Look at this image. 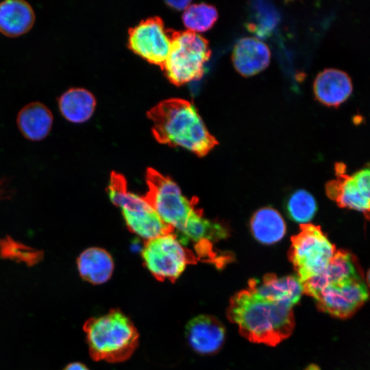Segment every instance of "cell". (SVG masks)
<instances>
[{"mask_svg": "<svg viewBox=\"0 0 370 370\" xmlns=\"http://www.w3.org/2000/svg\"><path fill=\"white\" fill-rule=\"evenodd\" d=\"M227 317L246 338L271 346L288 338L295 325L293 307L264 299L249 288L231 298Z\"/></svg>", "mask_w": 370, "mask_h": 370, "instance_id": "cell-1", "label": "cell"}, {"mask_svg": "<svg viewBox=\"0 0 370 370\" xmlns=\"http://www.w3.org/2000/svg\"><path fill=\"white\" fill-rule=\"evenodd\" d=\"M147 115L153 123V135L161 144L181 147L200 157L218 144L194 105L187 100H163L149 110Z\"/></svg>", "mask_w": 370, "mask_h": 370, "instance_id": "cell-2", "label": "cell"}, {"mask_svg": "<svg viewBox=\"0 0 370 370\" xmlns=\"http://www.w3.org/2000/svg\"><path fill=\"white\" fill-rule=\"evenodd\" d=\"M89 354L95 361L121 362L138 345L139 334L132 320L119 309L86 320L83 325Z\"/></svg>", "mask_w": 370, "mask_h": 370, "instance_id": "cell-3", "label": "cell"}, {"mask_svg": "<svg viewBox=\"0 0 370 370\" xmlns=\"http://www.w3.org/2000/svg\"><path fill=\"white\" fill-rule=\"evenodd\" d=\"M108 193L112 203L121 208L127 227L132 232L145 240L175 232L143 197L127 190L126 179L122 174L111 173Z\"/></svg>", "mask_w": 370, "mask_h": 370, "instance_id": "cell-4", "label": "cell"}, {"mask_svg": "<svg viewBox=\"0 0 370 370\" xmlns=\"http://www.w3.org/2000/svg\"><path fill=\"white\" fill-rule=\"evenodd\" d=\"M210 54L208 41L199 34L173 31L170 51L161 69L172 84L181 86L201 77Z\"/></svg>", "mask_w": 370, "mask_h": 370, "instance_id": "cell-5", "label": "cell"}, {"mask_svg": "<svg viewBox=\"0 0 370 370\" xmlns=\"http://www.w3.org/2000/svg\"><path fill=\"white\" fill-rule=\"evenodd\" d=\"M145 180L148 190L143 199L166 225L180 232L196 208L195 203L182 195L171 177L153 168L147 169Z\"/></svg>", "mask_w": 370, "mask_h": 370, "instance_id": "cell-6", "label": "cell"}, {"mask_svg": "<svg viewBox=\"0 0 370 370\" xmlns=\"http://www.w3.org/2000/svg\"><path fill=\"white\" fill-rule=\"evenodd\" d=\"M336 252L319 226L304 224L292 238L290 258L301 283L321 274Z\"/></svg>", "mask_w": 370, "mask_h": 370, "instance_id": "cell-7", "label": "cell"}, {"mask_svg": "<svg viewBox=\"0 0 370 370\" xmlns=\"http://www.w3.org/2000/svg\"><path fill=\"white\" fill-rule=\"evenodd\" d=\"M142 258L144 265L157 280L172 283L188 264L196 262L193 253L182 245L175 232L146 240Z\"/></svg>", "mask_w": 370, "mask_h": 370, "instance_id": "cell-8", "label": "cell"}, {"mask_svg": "<svg viewBox=\"0 0 370 370\" xmlns=\"http://www.w3.org/2000/svg\"><path fill=\"white\" fill-rule=\"evenodd\" d=\"M336 175L326 185L328 196L338 206L358 211L370 221V163L351 175L343 164H337Z\"/></svg>", "mask_w": 370, "mask_h": 370, "instance_id": "cell-9", "label": "cell"}, {"mask_svg": "<svg viewBox=\"0 0 370 370\" xmlns=\"http://www.w3.org/2000/svg\"><path fill=\"white\" fill-rule=\"evenodd\" d=\"M173 30L162 20L151 17L129 30L128 47L147 62L162 68L170 51Z\"/></svg>", "mask_w": 370, "mask_h": 370, "instance_id": "cell-10", "label": "cell"}, {"mask_svg": "<svg viewBox=\"0 0 370 370\" xmlns=\"http://www.w3.org/2000/svg\"><path fill=\"white\" fill-rule=\"evenodd\" d=\"M369 289L363 276L325 288L315 298L319 309L338 319L354 314L368 300Z\"/></svg>", "mask_w": 370, "mask_h": 370, "instance_id": "cell-11", "label": "cell"}, {"mask_svg": "<svg viewBox=\"0 0 370 370\" xmlns=\"http://www.w3.org/2000/svg\"><path fill=\"white\" fill-rule=\"evenodd\" d=\"M356 258L345 251H336L328 266L321 274L302 283L304 293L314 299L326 287L362 277Z\"/></svg>", "mask_w": 370, "mask_h": 370, "instance_id": "cell-12", "label": "cell"}, {"mask_svg": "<svg viewBox=\"0 0 370 370\" xmlns=\"http://www.w3.org/2000/svg\"><path fill=\"white\" fill-rule=\"evenodd\" d=\"M186 336L193 350L201 354H210L221 347L225 330L217 318L201 314L188 322Z\"/></svg>", "mask_w": 370, "mask_h": 370, "instance_id": "cell-13", "label": "cell"}, {"mask_svg": "<svg viewBox=\"0 0 370 370\" xmlns=\"http://www.w3.org/2000/svg\"><path fill=\"white\" fill-rule=\"evenodd\" d=\"M248 288L264 299L291 307L299 301L304 293L303 284L297 276L278 278L269 274L262 280H251Z\"/></svg>", "mask_w": 370, "mask_h": 370, "instance_id": "cell-14", "label": "cell"}, {"mask_svg": "<svg viewBox=\"0 0 370 370\" xmlns=\"http://www.w3.org/2000/svg\"><path fill=\"white\" fill-rule=\"evenodd\" d=\"M271 53L267 45L258 38L247 37L235 45L232 62L242 75L249 77L265 69L270 62Z\"/></svg>", "mask_w": 370, "mask_h": 370, "instance_id": "cell-15", "label": "cell"}, {"mask_svg": "<svg viewBox=\"0 0 370 370\" xmlns=\"http://www.w3.org/2000/svg\"><path fill=\"white\" fill-rule=\"evenodd\" d=\"M313 89L316 98L321 103L337 107L352 95L353 86L349 76L344 71L327 69L318 74Z\"/></svg>", "mask_w": 370, "mask_h": 370, "instance_id": "cell-16", "label": "cell"}, {"mask_svg": "<svg viewBox=\"0 0 370 370\" xmlns=\"http://www.w3.org/2000/svg\"><path fill=\"white\" fill-rule=\"evenodd\" d=\"M36 19L31 5L23 0H6L0 3V33L16 38L27 33Z\"/></svg>", "mask_w": 370, "mask_h": 370, "instance_id": "cell-17", "label": "cell"}, {"mask_svg": "<svg viewBox=\"0 0 370 370\" xmlns=\"http://www.w3.org/2000/svg\"><path fill=\"white\" fill-rule=\"evenodd\" d=\"M53 114L47 106L38 101L23 107L16 116L17 127L22 135L32 141L45 138L51 132Z\"/></svg>", "mask_w": 370, "mask_h": 370, "instance_id": "cell-18", "label": "cell"}, {"mask_svg": "<svg viewBox=\"0 0 370 370\" xmlns=\"http://www.w3.org/2000/svg\"><path fill=\"white\" fill-rule=\"evenodd\" d=\"M77 266L82 278L92 284L106 282L114 268L111 255L99 247H90L83 251L77 259Z\"/></svg>", "mask_w": 370, "mask_h": 370, "instance_id": "cell-19", "label": "cell"}, {"mask_svg": "<svg viewBox=\"0 0 370 370\" xmlns=\"http://www.w3.org/2000/svg\"><path fill=\"white\" fill-rule=\"evenodd\" d=\"M95 106V97L84 88H70L58 99V108L62 115L74 123L88 121L92 116Z\"/></svg>", "mask_w": 370, "mask_h": 370, "instance_id": "cell-20", "label": "cell"}, {"mask_svg": "<svg viewBox=\"0 0 370 370\" xmlns=\"http://www.w3.org/2000/svg\"><path fill=\"white\" fill-rule=\"evenodd\" d=\"M250 225L254 237L265 245L280 241L286 233V224L282 217L272 208L257 210L251 218Z\"/></svg>", "mask_w": 370, "mask_h": 370, "instance_id": "cell-21", "label": "cell"}, {"mask_svg": "<svg viewBox=\"0 0 370 370\" xmlns=\"http://www.w3.org/2000/svg\"><path fill=\"white\" fill-rule=\"evenodd\" d=\"M179 233L181 236L177 238L182 244L189 240L197 243L208 242L209 240L223 238L226 234L224 228L205 219L201 211L197 208L189 217L184 229Z\"/></svg>", "mask_w": 370, "mask_h": 370, "instance_id": "cell-22", "label": "cell"}, {"mask_svg": "<svg viewBox=\"0 0 370 370\" xmlns=\"http://www.w3.org/2000/svg\"><path fill=\"white\" fill-rule=\"evenodd\" d=\"M217 18L216 8L206 3L190 5L182 14V21L187 30L195 33L210 29Z\"/></svg>", "mask_w": 370, "mask_h": 370, "instance_id": "cell-23", "label": "cell"}, {"mask_svg": "<svg viewBox=\"0 0 370 370\" xmlns=\"http://www.w3.org/2000/svg\"><path fill=\"white\" fill-rule=\"evenodd\" d=\"M286 209L289 217L293 221L304 225L312 219L317 206L310 193L304 190H299L289 198Z\"/></svg>", "mask_w": 370, "mask_h": 370, "instance_id": "cell-24", "label": "cell"}, {"mask_svg": "<svg viewBox=\"0 0 370 370\" xmlns=\"http://www.w3.org/2000/svg\"><path fill=\"white\" fill-rule=\"evenodd\" d=\"M0 247L1 254L5 257L19 259L27 264L36 262L39 258L38 251L23 247L13 241H3Z\"/></svg>", "mask_w": 370, "mask_h": 370, "instance_id": "cell-25", "label": "cell"}, {"mask_svg": "<svg viewBox=\"0 0 370 370\" xmlns=\"http://www.w3.org/2000/svg\"><path fill=\"white\" fill-rule=\"evenodd\" d=\"M166 3L177 10H185L191 3L190 1H167Z\"/></svg>", "mask_w": 370, "mask_h": 370, "instance_id": "cell-26", "label": "cell"}, {"mask_svg": "<svg viewBox=\"0 0 370 370\" xmlns=\"http://www.w3.org/2000/svg\"><path fill=\"white\" fill-rule=\"evenodd\" d=\"M63 370H89L84 364L78 362L69 364Z\"/></svg>", "mask_w": 370, "mask_h": 370, "instance_id": "cell-27", "label": "cell"}, {"mask_svg": "<svg viewBox=\"0 0 370 370\" xmlns=\"http://www.w3.org/2000/svg\"><path fill=\"white\" fill-rule=\"evenodd\" d=\"M366 282H367L366 284H367V287L370 289V269H369L367 273Z\"/></svg>", "mask_w": 370, "mask_h": 370, "instance_id": "cell-28", "label": "cell"}]
</instances>
